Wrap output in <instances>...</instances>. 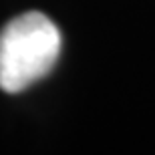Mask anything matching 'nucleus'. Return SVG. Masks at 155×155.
I'll use <instances>...</instances> for the list:
<instances>
[{
  "label": "nucleus",
  "instance_id": "obj_1",
  "mask_svg": "<svg viewBox=\"0 0 155 155\" xmlns=\"http://www.w3.org/2000/svg\"><path fill=\"white\" fill-rule=\"evenodd\" d=\"M61 52L57 24L40 12L12 18L0 30V89L20 93L52 71Z\"/></svg>",
  "mask_w": 155,
  "mask_h": 155
}]
</instances>
